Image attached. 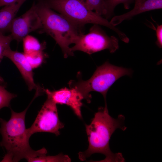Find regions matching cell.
I'll return each instance as SVG.
<instances>
[{"mask_svg":"<svg viewBox=\"0 0 162 162\" xmlns=\"http://www.w3.org/2000/svg\"><path fill=\"white\" fill-rule=\"evenodd\" d=\"M62 88L58 90L50 91L44 89V92L56 104H64L70 106L75 114L82 118L81 109L84 99L82 95L73 87Z\"/></svg>","mask_w":162,"mask_h":162,"instance_id":"9","label":"cell"},{"mask_svg":"<svg viewBox=\"0 0 162 162\" xmlns=\"http://www.w3.org/2000/svg\"><path fill=\"white\" fill-rule=\"evenodd\" d=\"M42 28L41 21L36 10V4L34 3L25 14L14 19L10 29V34L13 40L19 42L30 33Z\"/></svg>","mask_w":162,"mask_h":162,"instance_id":"8","label":"cell"},{"mask_svg":"<svg viewBox=\"0 0 162 162\" xmlns=\"http://www.w3.org/2000/svg\"><path fill=\"white\" fill-rule=\"evenodd\" d=\"M30 105L23 111L15 112L11 109V116L7 121L0 118V133L2 140L0 142L6 153L2 162H18L22 159L28 161L31 158L46 155L47 151L44 148L35 151L29 143L31 136L26 127V114Z\"/></svg>","mask_w":162,"mask_h":162,"instance_id":"2","label":"cell"},{"mask_svg":"<svg viewBox=\"0 0 162 162\" xmlns=\"http://www.w3.org/2000/svg\"><path fill=\"white\" fill-rule=\"evenodd\" d=\"M24 53L29 54L39 51H43L46 47L45 43L40 44L34 37L28 35L22 40Z\"/></svg>","mask_w":162,"mask_h":162,"instance_id":"13","label":"cell"},{"mask_svg":"<svg viewBox=\"0 0 162 162\" xmlns=\"http://www.w3.org/2000/svg\"><path fill=\"white\" fill-rule=\"evenodd\" d=\"M134 0L135 2V4H136L139 2H140L142 0Z\"/></svg>","mask_w":162,"mask_h":162,"instance_id":"22","label":"cell"},{"mask_svg":"<svg viewBox=\"0 0 162 162\" xmlns=\"http://www.w3.org/2000/svg\"><path fill=\"white\" fill-rule=\"evenodd\" d=\"M25 54L33 69L40 66L44 62L46 57V55L43 51H37L29 54Z\"/></svg>","mask_w":162,"mask_h":162,"instance_id":"15","label":"cell"},{"mask_svg":"<svg viewBox=\"0 0 162 162\" xmlns=\"http://www.w3.org/2000/svg\"><path fill=\"white\" fill-rule=\"evenodd\" d=\"M162 8V0H142L137 3L135 4L134 8L130 11L114 16L110 22L115 26L124 20L130 19L140 13Z\"/></svg>","mask_w":162,"mask_h":162,"instance_id":"11","label":"cell"},{"mask_svg":"<svg viewBox=\"0 0 162 162\" xmlns=\"http://www.w3.org/2000/svg\"><path fill=\"white\" fill-rule=\"evenodd\" d=\"M4 56L10 59L15 65L27 84L29 91L38 86L34 82L33 68L24 53L12 50L9 47L4 52Z\"/></svg>","mask_w":162,"mask_h":162,"instance_id":"10","label":"cell"},{"mask_svg":"<svg viewBox=\"0 0 162 162\" xmlns=\"http://www.w3.org/2000/svg\"><path fill=\"white\" fill-rule=\"evenodd\" d=\"M26 1L4 6L0 10V33L4 34L10 31L15 16L22 4Z\"/></svg>","mask_w":162,"mask_h":162,"instance_id":"12","label":"cell"},{"mask_svg":"<svg viewBox=\"0 0 162 162\" xmlns=\"http://www.w3.org/2000/svg\"><path fill=\"white\" fill-rule=\"evenodd\" d=\"M86 6L90 10L94 11L99 15L106 16L107 14L104 0H83Z\"/></svg>","mask_w":162,"mask_h":162,"instance_id":"14","label":"cell"},{"mask_svg":"<svg viewBox=\"0 0 162 162\" xmlns=\"http://www.w3.org/2000/svg\"><path fill=\"white\" fill-rule=\"evenodd\" d=\"M41 2L82 29L88 23L102 25L114 31L123 41L125 42L128 39L124 32L112 25L107 19L89 9L83 0H43Z\"/></svg>","mask_w":162,"mask_h":162,"instance_id":"4","label":"cell"},{"mask_svg":"<svg viewBox=\"0 0 162 162\" xmlns=\"http://www.w3.org/2000/svg\"><path fill=\"white\" fill-rule=\"evenodd\" d=\"M125 117L119 115L116 118L109 114L107 105L99 108L91 123L86 125L88 136V146L85 151L80 152L79 158L84 161L92 154H102L105 156L103 162H124L125 160L121 153H114L111 150L109 142L111 137L115 130L119 128L125 130Z\"/></svg>","mask_w":162,"mask_h":162,"instance_id":"1","label":"cell"},{"mask_svg":"<svg viewBox=\"0 0 162 162\" xmlns=\"http://www.w3.org/2000/svg\"><path fill=\"white\" fill-rule=\"evenodd\" d=\"M106 4L107 14L105 16L107 19L110 17L113 14L116 7L119 4L124 5L125 9H129L130 4L133 2V0H104Z\"/></svg>","mask_w":162,"mask_h":162,"instance_id":"16","label":"cell"},{"mask_svg":"<svg viewBox=\"0 0 162 162\" xmlns=\"http://www.w3.org/2000/svg\"><path fill=\"white\" fill-rule=\"evenodd\" d=\"M132 74L130 69L116 66L106 62L97 67L88 80L80 79L76 82L71 81L69 84L70 87L76 89L88 103L90 102L91 98L89 93L95 91L102 94L106 104V95L110 87L121 77L125 75L130 76Z\"/></svg>","mask_w":162,"mask_h":162,"instance_id":"5","label":"cell"},{"mask_svg":"<svg viewBox=\"0 0 162 162\" xmlns=\"http://www.w3.org/2000/svg\"><path fill=\"white\" fill-rule=\"evenodd\" d=\"M28 162H66L71 161V159L66 155L60 154L56 156H47L38 157L31 159Z\"/></svg>","mask_w":162,"mask_h":162,"instance_id":"17","label":"cell"},{"mask_svg":"<svg viewBox=\"0 0 162 162\" xmlns=\"http://www.w3.org/2000/svg\"><path fill=\"white\" fill-rule=\"evenodd\" d=\"M16 95L7 91L4 86L0 84V110L5 107H9L11 100Z\"/></svg>","mask_w":162,"mask_h":162,"instance_id":"19","label":"cell"},{"mask_svg":"<svg viewBox=\"0 0 162 162\" xmlns=\"http://www.w3.org/2000/svg\"><path fill=\"white\" fill-rule=\"evenodd\" d=\"M21 0H0V7L11 4Z\"/></svg>","mask_w":162,"mask_h":162,"instance_id":"21","label":"cell"},{"mask_svg":"<svg viewBox=\"0 0 162 162\" xmlns=\"http://www.w3.org/2000/svg\"><path fill=\"white\" fill-rule=\"evenodd\" d=\"M37 12L40 19L42 32L51 36L61 48L64 56L74 55L69 47L74 44L82 32L80 28L61 14L57 13L41 1L36 4Z\"/></svg>","mask_w":162,"mask_h":162,"instance_id":"3","label":"cell"},{"mask_svg":"<svg viewBox=\"0 0 162 162\" xmlns=\"http://www.w3.org/2000/svg\"><path fill=\"white\" fill-rule=\"evenodd\" d=\"M64 126L59 119L56 104L47 97L34 121L27 129L31 136L37 132H48L58 136L59 130Z\"/></svg>","mask_w":162,"mask_h":162,"instance_id":"7","label":"cell"},{"mask_svg":"<svg viewBox=\"0 0 162 162\" xmlns=\"http://www.w3.org/2000/svg\"><path fill=\"white\" fill-rule=\"evenodd\" d=\"M98 25L94 24L87 34H80L74 45L70 48L71 51H81L89 54L105 49L111 53L115 52L119 47L118 40L113 36H108Z\"/></svg>","mask_w":162,"mask_h":162,"instance_id":"6","label":"cell"},{"mask_svg":"<svg viewBox=\"0 0 162 162\" xmlns=\"http://www.w3.org/2000/svg\"><path fill=\"white\" fill-rule=\"evenodd\" d=\"M0 146H1L0 143Z\"/></svg>","mask_w":162,"mask_h":162,"instance_id":"23","label":"cell"},{"mask_svg":"<svg viewBox=\"0 0 162 162\" xmlns=\"http://www.w3.org/2000/svg\"><path fill=\"white\" fill-rule=\"evenodd\" d=\"M13 38L11 34L5 35L0 33V64L4 56V54L5 51L10 47V43ZM4 82L3 78L0 75V84Z\"/></svg>","mask_w":162,"mask_h":162,"instance_id":"18","label":"cell"},{"mask_svg":"<svg viewBox=\"0 0 162 162\" xmlns=\"http://www.w3.org/2000/svg\"><path fill=\"white\" fill-rule=\"evenodd\" d=\"M157 40L156 43L158 46L162 48V25H158L156 29Z\"/></svg>","mask_w":162,"mask_h":162,"instance_id":"20","label":"cell"}]
</instances>
